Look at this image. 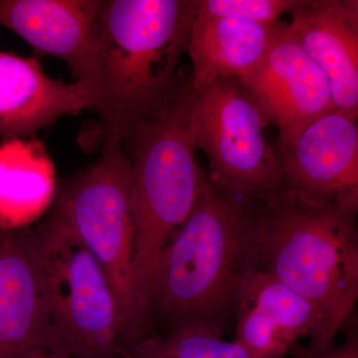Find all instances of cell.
Instances as JSON below:
<instances>
[{
	"label": "cell",
	"mask_w": 358,
	"mask_h": 358,
	"mask_svg": "<svg viewBox=\"0 0 358 358\" xmlns=\"http://www.w3.org/2000/svg\"><path fill=\"white\" fill-rule=\"evenodd\" d=\"M255 201L207 178L160 260L145 336L192 326L224 333L234 320L238 294L252 267Z\"/></svg>",
	"instance_id": "cell-1"
},
{
	"label": "cell",
	"mask_w": 358,
	"mask_h": 358,
	"mask_svg": "<svg viewBox=\"0 0 358 358\" xmlns=\"http://www.w3.org/2000/svg\"><path fill=\"white\" fill-rule=\"evenodd\" d=\"M195 15L196 0H101L90 81L103 136L122 140L180 93L188 76L178 64Z\"/></svg>",
	"instance_id": "cell-2"
},
{
	"label": "cell",
	"mask_w": 358,
	"mask_h": 358,
	"mask_svg": "<svg viewBox=\"0 0 358 358\" xmlns=\"http://www.w3.org/2000/svg\"><path fill=\"white\" fill-rule=\"evenodd\" d=\"M357 210L312 203L284 189L255 201L252 268L308 301L333 343L358 299Z\"/></svg>",
	"instance_id": "cell-3"
},
{
	"label": "cell",
	"mask_w": 358,
	"mask_h": 358,
	"mask_svg": "<svg viewBox=\"0 0 358 358\" xmlns=\"http://www.w3.org/2000/svg\"><path fill=\"white\" fill-rule=\"evenodd\" d=\"M194 96L190 75L178 96L148 119L134 124L121 140L131 167L134 226V329L141 338L164 250L185 223L203 189L189 131Z\"/></svg>",
	"instance_id": "cell-4"
},
{
	"label": "cell",
	"mask_w": 358,
	"mask_h": 358,
	"mask_svg": "<svg viewBox=\"0 0 358 358\" xmlns=\"http://www.w3.org/2000/svg\"><path fill=\"white\" fill-rule=\"evenodd\" d=\"M45 305L48 352L58 358H127L121 308L95 256L51 212L32 227Z\"/></svg>",
	"instance_id": "cell-5"
},
{
	"label": "cell",
	"mask_w": 358,
	"mask_h": 358,
	"mask_svg": "<svg viewBox=\"0 0 358 358\" xmlns=\"http://www.w3.org/2000/svg\"><path fill=\"white\" fill-rule=\"evenodd\" d=\"M50 212L103 266L133 348L136 336L131 167L117 136H103L98 159L57 187Z\"/></svg>",
	"instance_id": "cell-6"
},
{
	"label": "cell",
	"mask_w": 358,
	"mask_h": 358,
	"mask_svg": "<svg viewBox=\"0 0 358 358\" xmlns=\"http://www.w3.org/2000/svg\"><path fill=\"white\" fill-rule=\"evenodd\" d=\"M268 124L240 80L194 91L189 131L195 148L208 159L212 182L257 200L281 192L279 160L264 134Z\"/></svg>",
	"instance_id": "cell-7"
},
{
	"label": "cell",
	"mask_w": 358,
	"mask_h": 358,
	"mask_svg": "<svg viewBox=\"0 0 358 358\" xmlns=\"http://www.w3.org/2000/svg\"><path fill=\"white\" fill-rule=\"evenodd\" d=\"M275 150L282 189L312 203L358 205L357 121L331 110Z\"/></svg>",
	"instance_id": "cell-8"
},
{
	"label": "cell",
	"mask_w": 358,
	"mask_h": 358,
	"mask_svg": "<svg viewBox=\"0 0 358 358\" xmlns=\"http://www.w3.org/2000/svg\"><path fill=\"white\" fill-rule=\"evenodd\" d=\"M241 82L279 129L277 143L293 140L310 122L334 110L326 75L281 20L273 26L260 64Z\"/></svg>",
	"instance_id": "cell-9"
},
{
	"label": "cell",
	"mask_w": 358,
	"mask_h": 358,
	"mask_svg": "<svg viewBox=\"0 0 358 358\" xmlns=\"http://www.w3.org/2000/svg\"><path fill=\"white\" fill-rule=\"evenodd\" d=\"M234 320L236 339L253 358H285L307 339L303 352L319 355L336 343L315 308L274 278L255 268L245 275Z\"/></svg>",
	"instance_id": "cell-10"
},
{
	"label": "cell",
	"mask_w": 358,
	"mask_h": 358,
	"mask_svg": "<svg viewBox=\"0 0 358 358\" xmlns=\"http://www.w3.org/2000/svg\"><path fill=\"white\" fill-rule=\"evenodd\" d=\"M50 345L32 227L0 228V358H31Z\"/></svg>",
	"instance_id": "cell-11"
},
{
	"label": "cell",
	"mask_w": 358,
	"mask_h": 358,
	"mask_svg": "<svg viewBox=\"0 0 358 358\" xmlns=\"http://www.w3.org/2000/svg\"><path fill=\"white\" fill-rule=\"evenodd\" d=\"M294 37L326 75L334 110L358 117V2L296 0L289 11Z\"/></svg>",
	"instance_id": "cell-12"
},
{
	"label": "cell",
	"mask_w": 358,
	"mask_h": 358,
	"mask_svg": "<svg viewBox=\"0 0 358 358\" xmlns=\"http://www.w3.org/2000/svg\"><path fill=\"white\" fill-rule=\"evenodd\" d=\"M90 80L74 83L45 74L38 61L0 51V138H32L59 117L95 110Z\"/></svg>",
	"instance_id": "cell-13"
},
{
	"label": "cell",
	"mask_w": 358,
	"mask_h": 358,
	"mask_svg": "<svg viewBox=\"0 0 358 358\" xmlns=\"http://www.w3.org/2000/svg\"><path fill=\"white\" fill-rule=\"evenodd\" d=\"M101 0H0V25L39 53L67 63L76 81L96 68Z\"/></svg>",
	"instance_id": "cell-14"
},
{
	"label": "cell",
	"mask_w": 358,
	"mask_h": 358,
	"mask_svg": "<svg viewBox=\"0 0 358 358\" xmlns=\"http://www.w3.org/2000/svg\"><path fill=\"white\" fill-rule=\"evenodd\" d=\"M274 24H254L196 13L185 50L192 65L193 90L201 92L218 82L246 79L265 56Z\"/></svg>",
	"instance_id": "cell-15"
},
{
	"label": "cell",
	"mask_w": 358,
	"mask_h": 358,
	"mask_svg": "<svg viewBox=\"0 0 358 358\" xmlns=\"http://www.w3.org/2000/svg\"><path fill=\"white\" fill-rule=\"evenodd\" d=\"M57 187L43 143L32 138L0 145V228L31 226L51 208Z\"/></svg>",
	"instance_id": "cell-16"
},
{
	"label": "cell",
	"mask_w": 358,
	"mask_h": 358,
	"mask_svg": "<svg viewBox=\"0 0 358 358\" xmlns=\"http://www.w3.org/2000/svg\"><path fill=\"white\" fill-rule=\"evenodd\" d=\"M127 358H253L238 341H228L213 327L192 326L148 334Z\"/></svg>",
	"instance_id": "cell-17"
},
{
	"label": "cell",
	"mask_w": 358,
	"mask_h": 358,
	"mask_svg": "<svg viewBox=\"0 0 358 358\" xmlns=\"http://www.w3.org/2000/svg\"><path fill=\"white\" fill-rule=\"evenodd\" d=\"M296 0H196V13L212 17L226 18L272 25L282 14L289 13Z\"/></svg>",
	"instance_id": "cell-18"
},
{
	"label": "cell",
	"mask_w": 358,
	"mask_h": 358,
	"mask_svg": "<svg viewBox=\"0 0 358 358\" xmlns=\"http://www.w3.org/2000/svg\"><path fill=\"white\" fill-rule=\"evenodd\" d=\"M294 358H358V336L357 329L353 324L348 329V336L343 343L334 345L326 352L319 355H308L303 348H296L292 352Z\"/></svg>",
	"instance_id": "cell-19"
},
{
	"label": "cell",
	"mask_w": 358,
	"mask_h": 358,
	"mask_svg": "<svg viewBox=\"0 0 358 358\" xmlns=\"http://www.w3.org/2000/svg\"><path fill=\"white\" fill-rule=\"evenodd\" d=\"M31 358H58L56 357L55 355H51L50 352H47V350H43V352H40L36 353L34 357Z\"/></svg>",
	"instance_id": "cell-20"
}]
</instances>
